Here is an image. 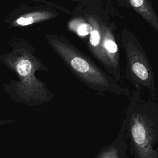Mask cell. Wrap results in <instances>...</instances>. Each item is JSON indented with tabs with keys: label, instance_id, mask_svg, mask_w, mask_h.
<instances>
[{
	"label": "cell",
	"instance_id": "1",
	"mask_svg": "<svg viewBox=\"0 0 158 158\" xmlns=\"http://www.w3.org/2000/svg\"><path fill=\"white\" fill-rule=\"evenodd\" d=\"M72 67L77 71L85 73L89 70V64L81 57H76L72 59L70 62Z\"/></svg>",
	"mask_w": 158,
	"mask_h": 158
},
{
	"label": "cell",
	"instance_id": "2",
	"mask_svg": "<svg viewBox=\"0 0 158 158\" xmlns=\"http://www.w3.org/2000/svg\"><path fill=\"white\" fill-rule=\"evenodd\" d=\"M132 70L135 74L143 80H145L148 77V72L146 68L139 62H135L132 65Z\"/></svg>",
	"mask_w": 158,
	"mask_h": 158
},
{
	"label": "cell",
	"instance_id": "3",
	"mask_svg": "<svg viewBox=\"0 0 158 158\" xmlns=\"http://www.w3.org/2000/svg\"><path fill=\"white\" fill-rule=\"evenodd\" d=\"M92 31V27L88 23L80 25L78 29V34L81 36H85L90 33Z\"/></svg>",
	"mask_w": 158,
	"mask_h": 158
},
{
	"label": "cell",
	"instance_id": "4",
	"mask_svg": "<svg viewBox=\"0 0 158 158\" xmlns=\"http://www.w3.org/2000/svg\"><path fill=\"white\" fill-rule=\"evenodd\" d=\"M90 43L93 46H97L100 41V35L96 30H92L90 33Z\"/></svg>",
	"mask_w": 158,
	"mask_h": 158
},
{
	"label": "cell",
	"instance_id": "5",
	"mask_svg": "<svg viewBox=\"0 0 158 158\" xmlns=\"http://www.w3.org/2000/svg\"><path fill=\"white\" fill-rule=\"evenodd\" d=\"M104 48L107 51H108L110 53H115L118 50V48L116 43L110 40H107L105 41Z\"/></svg>",
	"mask_w": 158,
	"mask_h": 158
},
{
	"label": "cell",
	"instance_id": "6",
	"mask_svg": "<svg viewBox=\"0 0 158 158\" xmlns=\"http://www.w3.org/2000/svg\"><path fill=\"white\" fill-rule=\"evenodd\" d=\"M131 5L135 7H139L143 4L144 0H130Z\"/></svg>",
	"mask_w": 158,
	"mask_h": 158
},
{
	"label": "cell",
	"instance_id": "7",
	"mask_svg": "<svg viewBox=\"0 0 158 158\" xmlns=\"http://www.w3.org/2000/svg\"><path fill=\"white\" fill-rule=\"evenodd\" d=\"M16 120H13V119H4V120H0V126L6 125V124H9L13 123L15 122Z\"/></svg>",
	"mask_w": 158,
	"mask_h": 158
}]
</instances>
